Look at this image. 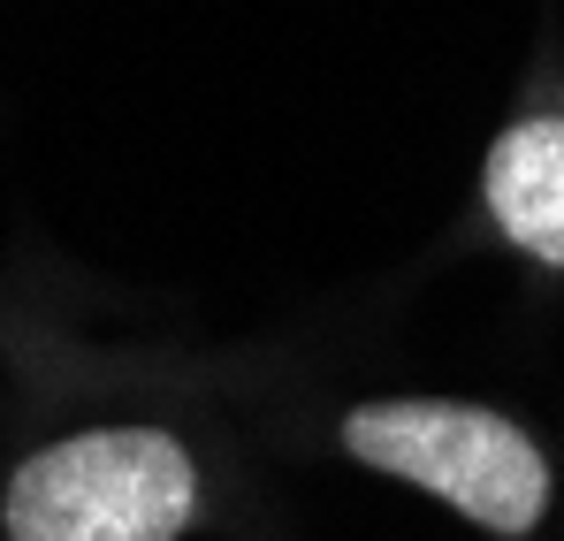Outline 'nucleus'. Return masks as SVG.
Returning a JSON list of instances; mask_svg holds the SVG:
<instances>
[{
	"instance_id": "nucleus-2",
	"label": "nucleus",
	"mask_w": 564,
	"mask_h": 541,
	"mask_svg": "<svg viewBox=\"0 0 564 541\" xmlns=\"http://www.w3.org/2000/svg\"><path fill=\"white\" fill-rule=\"evenodd\" d=\"M344 451L375 473L420 480L427 496H443L451 511H466L480 534H534L550 511V457L542 443L480 404H435V397H404V404H359L344 420Z\"/></svg>"
},
{
	"instance_id": "nucleus-1",
	"label": "nucleus",
	"mask_w": 564,
	"mask_h": 541,
	"mask_svg": "<svg viewBox=\"0 0 564 541\" xmlns=\"http://www.w3.org/2000/svg\"><path fill=\"white\" fill-rule=\"evenodd\" d=\"M198 511V465L161 428H93L46 443L8 480V541H176Z\"/></svg>"
},
{
	"instance_id": "nucleus-3",
	"label": "nucleus",
	"mask_w": 564,
	"mask_h": 541,
	"mask_svg": "<svg viewBox=\"0 0 564 541\" xmlns=\"http://www.w3.org/2000/svg\"><path fill=\"white\" fill-rule=\"evenodd\" d=\"M488 214L496 229L542 260V268H564V115H527L511 122L496 145H488Z\"/></svg>"
}]
</instances>
